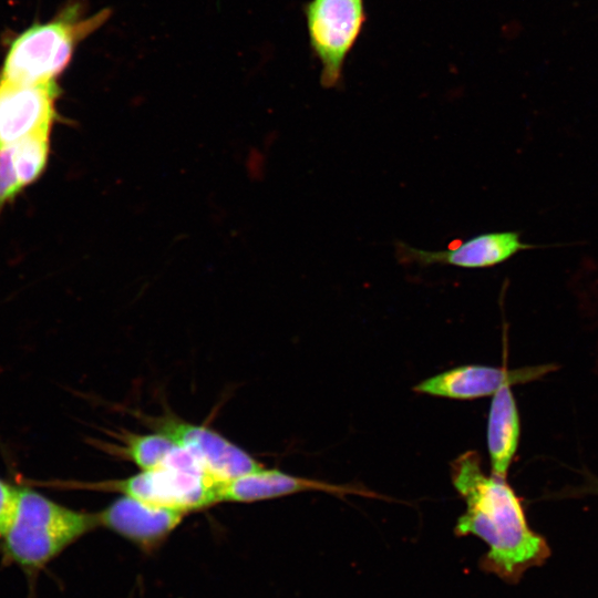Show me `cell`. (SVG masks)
Returning a JSON list of instances; mask_svg holds the SVG:
<instances>
[{"label":"cell","mask_w":598,"mask_h":598,"mask_svg":"<svg viewBox=\"0 0 598 598\" xmlns=\"http://www.w3.org/2000/svg\"><path fill=\"white\" fill-rule=\"evenodd\" d=\"M554 364H539L519 369L488 365H462L435 374L414 386L420 393L470 400L493 395L504 385L526 383L537 380L555 370Z\"/></svg>","instance_id":"9"},{"label":"cell","mask_w":598,"mask_h":598,"mask_svg":"<svg viewBox=\"0 0 598 598\" xmlns=\"http://www.w3.org/2000/svg\"><path fill=\"white\" fill-rule=\"evenodd\" d=\"M99 527L96 513L63 506L31 488H20L12 522L1 537L2 558L32 573Z\"/></svg>","instance_id":"2"},{"label":"cell","mask_w":598,"mask_h":598,"mask_svg":"<svg viewBox=\"0 0 598 598\" xmlns=\"http://www.w3.org/2000/svg\"><path fill=\"white\" fill-rule=\"evenodd\" d=\"M19 495L20 488L0 478V538L6 534L12 522Z\"/></svg>","instance_id":"16"},{"label":"cell","mask_w":598,"mask_h":598,"mask_svg":"<svg viewBox=\"0 0 598 598\" xmlns=\"http://www.w3.org/2000/svg\"><path fill=\"white\" fill-rule=\"evenodd\" d=\"M120 454L133 462L141 471L163 465L177 444L161 432L152 434H126Z\"/></svg>","instance_id":"14"},{"label":"cell","mask_w":598,"mask_h":598,"mask_svg":"<svg viewBox=\"0 0 598 598\" xmlns=\"http://www.w3.org/2000/svg\"><path fill=\"white\" fill-rule=\"evenodd\" d=\"M96 515L99 526L151 549L161 544L186 514L122 495Z\"/></svg>","instance_id":"10"},{"label":"cell","mask_w":598,"mask_h":598,"mask_svg":"<svg viewBox=\"0 0 598 598\" xmlns=\"http://www.w3.org/2000/svg\"><path fill=\"white\" fill-rule=\"evenodd\" d=\"M218 481L205 472L161 465L122 480L85 484L86 488L117 492L184 514L217 503Z\"/></svg>","instance_id":"5"},{"label":"cell","mask_w":598,"mask_h":598,"mask_svg":"<svg viewBox=\"0 0 598 598\" xmlns=\"http://www.w3.org/2000/svg\"><path fill=\"white\" fill-rule=\"evenodd\" d=\"M151 425L190 452L218 482L264 467L247 451L206 425L169 416L155 419Z\"/></svg>","instance_id":"6"},{"label":"cell","mask_w":598,"mask_h":598,"mask_svg":"<svg viewBox=\"0 0 598 598\" xmlns=\"http://www.w3.org/2000/svg\"><path fill=\"white\" fill-rule=\"evenodd\" d=\"M534 248L523 243L517 231H494L474 236L443 250H424L395 241V257L402 265H448L466 269H483L499 265L519 251Z\"/></svg>","instance_id":"8"},{"label":"cell","mask_w":598,"mask_h":598,"mask_svg":"<svg viewBox=\"0 0 598 598\" xmlns=\"http://www.w3.org/2000/svg\"><path fill=\"white\" fill-rule=\"evenodd\" d=\"M50 133L51 131H40L8 145L23 189L34 183L47 167L50 153Z\"/></svg>","instance_id":"13"},{"label":"cell","mask_w":598,"mask_h":598,"mask_svg":"<svg viewBox=\"0 0 598 598\" xmlns=\"http://www.w3.org/2000/svg\"><path fill=\"white\" fill-rule=\"evenodd\" d=\"M110 14V9H103L85 16L80 3H69L51 20L31 24L10 41L0 74L24 83L56 81L76 45L103 25Z\"/></svg>","instance_id":"3"},{"label":"cell","mask_w":598,"mask_h":598,"mask_svg":"<svg viewBox=\"0 0 598 598\" xmlns=\"http://www.w3.org/2000/svg\"><path fill=\"white\" fill-rule=\"evenodd\" d=\"M56 81L24 83L0 74V147L40 131H51L58 120Z\"/></svg>","instance_id":"7"},{"label":"cell","mask_w":598,"mask_h":598,"mask_svg":"<svg viewBox=\"0 0 598 598\" xmlns=\"http://www.w3.org/2000/svg\"><path fill=\"white\" fill-rule=\"evenodd\" d=\"M306 491L336 494H360L361 491L326 482L295 476L279 470L259 468L237 477L219 482L217 503H250L272 499Z\"/></svg>","instance_id":"11"},{"label":"cell","mask_w":598,"mask_h":598,"mask_svg":"<svg viewBox=\"0 0 598 598\" xmlns=\"http://www.w3.org/2000/svg\"><path fill=\"white\" fill-rule=\"evenodd\" d=\"M23 190L16 173L9 146L0 147V214Z\"/></svg>","instance_id":"15"},{"label":"cell","mask_w":598,"mask_h":598,"mask_svg":"<svg viewBox=\"0 0 598 598\" xmlns=\"http://www.w3.org/2000/svg\"><path fill=\"white\" fill-rule=\"evenodd\" d=\"M519 440V416L511 385L494 394L487 421V448L493 475L506 478Z\"/></svg>","instance_id":"12"},{"label":"cell","mask_w":598,"mask_h":598,"mask_svg":"<svg viewBox=\"0 0 598 598\" xmlns=\"http://www.w3.org/2000/svg\"><path fill=\"white\" fill-rule=\"evenodd\" d=\"M305 17L320 83L326 89L339 86L347 58L367 21L364 0H310Z\"/></svg>","instance_id":"4"},{"label":"cell","mask_w":598,"mask_h":598,"mask_svg":"<svg viewBox=\"0 0 598 598\" xmlns=\"http://www.w3.org/2000/svg\"><path fill=\"white\" fill-rule=\"evenodd\" d=\"M452 481L466 503L455 533L475 535L487 544L488 551L481 560L483 570L514 585L527 569L547 560L550 548L529 527L519 498L506 478L483 472L476 452L463 453L453 462Z\"/></svg>","instance_id":"1"}]
</instances>
